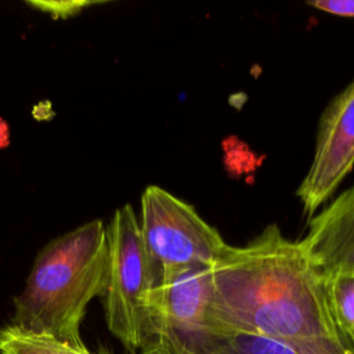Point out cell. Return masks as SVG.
Segmentation results:
<instances>
[{
  "mask_svg": "<svg viewBox=\"0 0 354 354\" xmlns=\"http://www.w3.org/2000/svg\"><path fill=\"white\" fill-rule=\"evenodd\" d=\"M210 275L209 313L223 340L254 335L347 343L335 322L325 279L277 224L245 246L228 245Z\"/></svg>",
  "mask_w": 354,
  "mask_h": 354,
  "instance_id": "6da1fadb",
  "label": "cell"
},
{
  "mask_svg": "<svg viewBox=\"0 0 354 354\" xmlns=\"http://www.w3.org/2000/svg\"><path fill=\"white\" fill-rule=\"evenodd\" d=\"M108 275L106 227L93 220L50 241L37 253L24 290L14 299L11 325L84 344L82 321L88 303L105 295Z\"/></svg>",
  "mask_w": 354,
  "mask_h": 354,
  "instance_id": "7a4b0ae2",
  "label": "cell"
},
{
  "mask_svg": "<svg viewBox=\"0 0 354 354\" xmlns=\"http://www.w3.org/2000/svg\"><path fill=\"white\" fill-rule=\"evenodd\" d=\"M138 227L152 288L212 267L228 246L192 206L158 185L141 195Z\"/></svg>",
  "mask_w": 354,
  "mask_h": 354,
  "instance_id": "3957f363",
  "label": "cell"
},
{
  "mask_svg": "<svg viewBox=\"0 0 354 354\" xmlns=\"http://www.w3.org/2000/svg\"><path fill=\"white\" fill-rule=\"evenodd\" d=\"M109 275L104 297L109 332L130 353H137L149 336L148 296L151 277L141 243L138 217L131 205L119 207L106 227Z\"/></svg>",
  "mask_w": 354,
  "mask_h": 354,
  "instance_id": "277c9868",
  "label": "cell"
},
{
  "mask_svg": "<svg viewBox=\"0 0 354 354\" xmlns=\"http://www.w3.org/2000/svg\"><path fill=\"white\" fill-rule=\"evenodd\" d=\"M210 267L152 288L148 296L149 336L140 354H206L221 343L210 319Z\"/></svg>",
  "mask_w": 354,
  "mask_h": 354,
  "instance_id": "5b68a950",
  "label": "cell"
},
{
  "mask_svg": "<svg viewBox=\"0 0 354 354\" xmlns=\"http://www.w3.org/2000/svg\"><path fill=\"white\" fill-rule=\"evenodd\" d=\"M354 167V79L326 106L311 165L296 195L306 214L325 203Z\"/></svg>",
  "mask_w": 354,
  "mask_h": 354,
  "instance_id": "8992f818",
  "label": "cell"
},
{
  "mask_svg": "<svg viewBox=\"0 0 354 354\" xmlns=\"http://www.w3.org/2000/svg\"><path fill=\"white\" fill-rule=\"evenodd\" d=\"M299 245L324 279L354 275V185L310 220Z\"/></svg>",
  "mask_w": 354,
  "mask_h": 354,
  "instance_id": "52a82bcc",
  "label": "cell"
},
{
  "mask_svg": "<svg viewBox=\"0 0 354 354\" xmlns=\"http://www.w3.org/2000/svg\"><path fill=\"white\" fill-rule=\"evenodd\" d=\"M206 354H354V348L348 343L335 340H281L235 335Z\"/></svg>",
  "mask_w": 354,
  "mask_h": 354,
  "instance_id": "ba28073f",
  "label": "cell"
},
{
  "mask_svg": "<svg viewBox=\"0 0 354 354\" xmlns=\"http://www.w3.org/2000/svg\"><path fill=\"white\" fill-rule=\"evenodd\" d=\"M1 354H112L108 350L90 351L84 344L73 346L48 335L19 329L11 324L0 328ZM129 354H137L130 353Z\"/></svg>",
  "mask_w": 354,
  "mask_h": 354,
  "instance_id": "9c48e42d",
  "label": "cell"
},
{
  "mask_svg": "<svg viewBox=\"0 0 354 354\" xmlns=\"http://www.w3.org/2000/svg\"><path fill=\"white\" fill-rule=\"evenodd\" d=\"M335 322L354 348V275H336L325 279Z\"/></svg>",
  "mask_w": 354,
  "mask_h": 354,
  "instance_id": "30bf717a",
  "label": "cell"
},
{
  "mask_svg": "<svg viewBox=\"0 0 354 354\" xmlns=\"http://www.w3.org/2000/svg\"><path fill=\"white\" fill-rule=\"evenodd\" d=\"M30 6L50 12L55 17H68L80 11V8L90 6V1H32Z\"/></svg>",
  "mask_w": 354,
  "mask_h": 354,
  "instance_id": "8fae6325",
  "label": "cell"
},
{
  "mask_svg": "<svg viewBox=\"0 0 354 354\" xmlns=\"http://www.w3.org/2000/svg\"><path fill=\"white\" fill-rule=\"evenodd\" d=\"M313 8L339 15V17H354V0H314L307 1Z\"/></svg>",
  "mask_w": 354,
  "mask_h": 354,
  "instance_id": "7c38bea8",
  "label": "cell"
}]
</instances>
